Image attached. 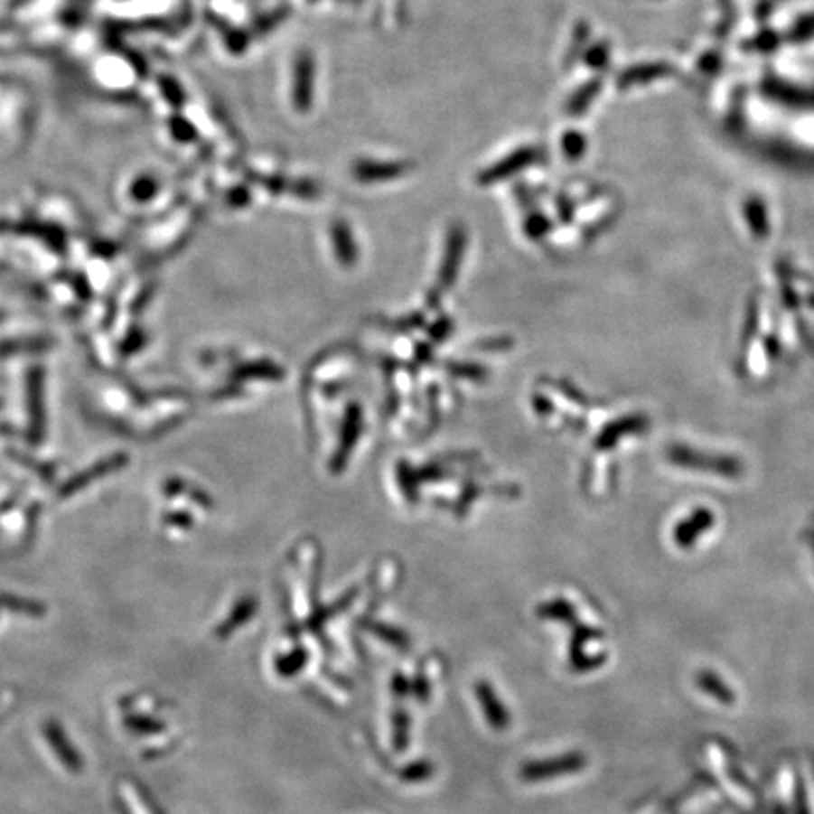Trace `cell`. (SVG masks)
<instances>
[{
    "mask_svg": "<svg viewBox=\"0 0 814 814\" xmlns=\"http://www.w3.org/2000/svg\"><path fill=\"white\" fill-rule=\"evenodd\" d=\"M477 696H479L482 706L491 707V709H487V715H489L492 725H496V728H500V730L505 728V725H508V715H505V711L494 709L496 706H500V701H496L494 692L487 685H479L477 687Z\"/></svg>",
    "mask_w": 814,
    "mask_h": 814,
    "instance_id": "3957f363",
    "label": "cell"
},
{
    "mask_svg": "<svg viewBox=\"0 0 814 814\" xmlns=\"http://www.w3.org/2000/svg\"><path fill=\"white\" fill-rule=\"evenodd\" d=\"M796 807H798V814H809L807 803H805V794H803L801 781L798 782V790H796Z\"/></svg>",
    "mask_w": 814,
    "mask_h": 814,
    "instance_id": "277c9868",
    "label": "cell"
},
{
    "mask_svg": "<svg viewBox=\"0 0 814 814\" xmlns=\"http://www.w3.org/2000/svg\"><path fill=\"white\" fill-rule=\"evenodd\" d=\"M697 685L706 692H709L713 697H716L722 703H734V692L725 687L722 680L709 671H701L697 675Z\"/></svg>",
    "mask_w": 814,
    "mask_h": 814,
    "instance_id": "7a4b0ae2",
    "label": "cell"
},
{
    "mask_svg": "<svg viewBox=\"0 0 814 814\" xmlns=\"http://www.w3.org/2000/svg\"><path fill=\"white\" fill-rule=\"evenodd\" d=\"M585 765V758L581 754H569L564 758H557V760H545V762H536L524 767V779L530 781H538V779H551L557 775H566V773H574L579 772V769Z\"/></svg>",
    "mask_w": 814,
    "mask_h": 814,
    "instance_id": "6da1fadb",
    "label": "cell"
}]
</instances>
